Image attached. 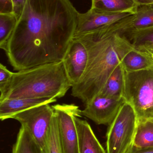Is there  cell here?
<instances>
[{"label": "cell", "instance_id": "12", "mask_svg": "<svg viewBox=\"0 0 153 153\" xmlns=\"http://www.w3.org/2000/svg\"><path fill=\"white\" fill-rule=\"evenodd\" d=\"M74 120L78 133L79 153H107L88 122L77 116Z\"/></svg>", "mask_w": 153, "mask_h": 153}, {"label": "cell", "instance_id": "1", "mask_svg": "<svg viewBox=\"0 0 153 153\" xmlns=\"http://www.w3.org/2000/svg\"><path fill=\"white\" fill-rule=\"evenodd\" d=\"M78 14L70 0H26L4 51L13 70L63 61Z\"/></svg>", "mask_w": 153, "mask_h": 153}, {"label": "cell", "instance_id": "6", "mask_svg": "<svg viewBox=\"0 0 153 153\" xmlns=\"http://www.w3.org/2000/svg\"><path fill=\"white\" fill-rule=\"evenodd\" d=\"M56 117L58 137L62 153H79L75 116L81 117V111L75 104H57L52 106Z\"/></svg>", "mask_w": 153, "mask_h": 153}, {"label": "cell", "instance_id": "14", "mask_svg": "<svg viewBox=\"0 0 153 153\" xmlns=\"http://www.w3.org/2000/svg\"><path fill=\"white\" fill-rule=\"evenodd\" d=\"M153 27V3L138 5L130 21L119 34L128 33Z\"/></svg>", "mask_w": 153, "mask_h": 153}, {"label": "cell", "instance_id": "9", "mask_svg": "<svg viewBox=\"0 0 153 153\" xmlns=\"http://www.w3.org/2000/svg\"><path fill=\"white\" fill-rule=\"evenodd\" d=\"M66 71L73 86L83 76L88 62V53L84 44L74 37L63 60Z\"/></svg>", "mask_w": 153, "mask_h": 153}, {"label": "cell", "instance_id": "28", "mask_svg": "<svg viewBox=\"0 0 153 153\" xmlns=\"http://www.w3.org/2000/svg\"><path fill=\"white\" fill-rule=\"evenodd\" d=\"M152 1H153V0H152Z\"/></svg>", "mask_w": 153, "mask_h": 153}, {"label": "cell", "instance_id": "25", "mask_svg": "<svg viewBox=\"0 0 153 153\" xmlns=\"http://www.w3.org/2000/svg\"><path fill=\"white\" fill-rule=\"evenodd\" d=\"M127 153H153V147L140 148L133 145Z\"/></svg>", "mask_w": 153, "mask_h": 153}, {"label": "cell", "instance_id": "26", "mask_svg": "<svg viewBox=\"0 0 153 153\" xmlns=\"http://www.w3.org/2000/svg\"><path fill=\"white\" fill-rule=\"evenodd\" d=\"M134 1L138 4L139 5L153 3V1L152 0H134Z\"/></svg>", "mask_w": 153, "mask_h": 153}, {"label": "cell", "instance_id": "11", "mask_svg": "<svg viewBox=\"0 0 153 153\" xmlns=\"http://www.w3.org/2000/svg\"><path fill=\"white\" fill-rule=\"evenodd\" d=\"M56 99L12 98L0 102V119L1 121L10 119L14 114L31 107L43 104H51Z\"/></svg>", "mask_w": 153, "mask_h": 153}, {"label": "cell", "instance_id": "2", "mask_svg": "<svg viewBox=\"0 0 153 153\" xmlns=\"http://www.w3.org/2000/svg\"><path fill=\"white\" fill-rule=\"evenodd\" d=\"M74 37L87 48L88 62L83 76L72 87L71 94L85 105L99 93L112 72L132 47L119 33L103 36L95 30Z\"/></svg>", "mask_w": 153, "mask_h": 153}, {"label": "cell", "instance_id": "7", "mask_svg": "<svg viewBox=\"0 0 153 153\" xmlns=\"http://www.w3.org/2000/svg\"><path fill=\"white\" fill-rule=\"evenodd\" d=\"M54 115L50 104L31 107L12 116L10 119L18 120L28 129L42 150L46 137Z\"/></svg>", "mask_w": 153, "mask_h": 153}, {"label": "cell", "instance_id": "10", "mask_svg": "<svg viewBox=\"0 0 153 153\" xmlns=\"http://www.w3.org/2000/svg\"><path fill=\"white\" fill-rule=\"evenodd\" d=\"M129 13L110 14L90 9L84 13H79L75 36L111 25L131 14Z\"/></svg>", "mask_w": 153, "mask_h": 153}, {"label": "cell", "instance_id": "27", "mask_svg": "<svg viewBox=\"0 0 153 153\" xmlns=\"http://www.w3.org/2000/svg\"><path fill=\"white\" fill-rule=\"evenodd\" d=\"M147 54L149 55L150 56H151V58H152V60H153V49H152V50H150L148 53H147Z\"/></svg>", "mask_w": 153, "mask_h": 153}, {"label": "cell", "instance_id": "19", "mask_svg": "<svg viewBox=\"0 0 153 153\" xmlns=\"http://www.w3.org/2000/svg\"><path fill=\"white\" fill-rule=\"evenodd\" d=\"M133 145L140 148L153 147V118L137 120Z\"/></svg>", "mask_w": 153, "mask_h": 153}, {"label": "cell", "instance_id": "13", "mask_svg": "<svg viewBox=\"0 0 153 153\" xmlns=\"http://www.w3.org/2000/svg\"><path fill=\"white\" fill-rule=\"evenodd\" d=\"M90 9L106 14L134 13L138 6L134 0H91Z\"/></svg>", "mask_w": 153, "mask_h": 153}, {"label": "cell", "instance_id": "24", "mask_svg": "<svg viewBox=\"0 0 153 153\" xmlns=\"http://www.w3.org/2000/svg\"><path fill=\"white\" fill-rule=\"evenodd\" d=\"M13 13L12 0H0V13Z\"/></svg>", "mask_w": 153, "mask_h": 153}, {"label": "cell", "instance_id": "23", "mask_svg": "<svg viewBox=\"0 0 153 153\" xmlns=\"http://www.w3.org/2000/svg\"><path fill=\"white\" fill-rule=\"evenodd\" d=\"M26 0H12L13 5V13L17 19H19L26 3Z\"/></svg>", "mask_w": 153, "mask_h": 153}, {"label": "cell", "instance_id": "16", "mask_svg": "<svg viewBox=\"0 0 153 153\" xmlns=\"http://www.w3.org/2000/svg\"><path fill=\"white\" fill-rule=\"evenodd\" d=\"M125 75V71L120 63L112 72L99 94L112 98L124 97Z\"/></svg>", "mask_w": 153, "mask_h": 153}, {"label": "cell", "instance_id": "20", "mask_svg": "<svg viewBox=\"0 0 153 153\" xmlns=\"http://www.w3.org/2000/svg\"><path fill=\"white\" fill-rule=\"evenodd\" d=\"M18 19L13 13H0V48L5 51Z\"/></svg>", "mask_w": 153, "mask_h": 153}, {"label": "cell", "instance_id": "4", "mask_svg": "<svg viewBox=\"0 0 153 153\" xmlns=\"http://www.w3.org/2000/svg\"><path fill=\"white\" fill-rule=\"evenodd\" d=\"M124 97L134 108L137 120L153 118V67L125 71Z\"/></svg>", "mask_w": 153, "mask_h": 153}, {"label": "cell", "instance_id": "15", "mask_svg": "<svg viewBox=\"0 0 153 153\" xmlns=\"http://www.w3.org/2000/svg\"><path fill=\"white\" fill-rule=\"evenodd\" d=\"M121 65L125 71H138L153 67V61L151 56L132 48L121 60Z\"/></svg>", "mask_w": 153, "mask_h": 153}, {"label": "cell", "instance_id": "17", "mask_svg": "<svg viewBox=\"0 0 153 153\" xmlns=\"http://www.w3.org/2000/svg\"><path fill=\"white\" fill-rule=\"evenodd\" d=\"M119 35L138 51L147 54L153 49V27Z\"/></svg>", "mask_w": 153, "mask_h": 153}, {"label": "cell", "instance_id": "8", "mask_svg": "<svg viewBox=\"0 0 153 153\" xmlns=\"http://www.w3.org/2000/svg\"><path fill=\"white\" fill-rule=\"evenodd\" d=\"M126 102L124 97L112 98L99 94L85 104L81 115L98 125H110Z\"/></svg>", "mask_w": 153, "mask_h": 153}, {"label": "cell", "instance_id": "18", "mask_svg": "<svg viewBox=\"0 0 153 153\" xmlns=\"http://www.w3.org/2000/svg\"><path fill=\"white\" fill-rule=\"evenodd\" d=\"M12 153H44L31 134L27 128L21 126L13 145Z\"/></svg>", "mask_w": 153, "mask_h": 153}, {"label": "cell", "instance_id": "22", "mask_svg": "<svg viewBox=\"0 0 153 153\" xmlns=\"http://www.w3.org/2000/svg\"><path fill=\"white\" fill-rule=\"evenodd\" d=\"M14 73L9 71L6 66L0 64V88L5 85L12 77Z\"/></svg>", "mask_w": 153, "mask_h": 153}, {"label": "cell", "instance_id": "5", "mask_svg": "<svg viewBox=\"0 0 153 153\" xmlns=\"http://www.w3.org/2000/svg\"><path fill=\"white\" fill-rule=\"evenodd\" d=\"M137 118L132 106L126 102L110 124L107 153H127L134 144Z\"/></svg>", "mask_w": 153, "mask_h": 153}, {"label": "cell", "instance_id": "3", "mask_svg": "<svg viewBox=\"0 0 153 153\" xmlns=\"http://www.w3.org/2000/svg\"><path fill=\"white\" fill-rule=\"evenodd\" d=\"M72 86L63 61L45 64L14 72L0 88V102L12 98L60 99Z\"/></svg>", "mask_w": 153, "mask_h": 153}, {"label": "cell", "instance_id": "21", "mask_svg": "<svg viewBox=\"0 0 153 153\" xmlns=\"http://www.w3.org/2000/svg\"><path fill=\"white\" fill-rule=\"evenodd\" d=\"M43 150L44 153H62L58 137L57 120L54 112L46 137Z\"/></svg>", "mask_w": 153, "mask_h": 153}]
</instances>
